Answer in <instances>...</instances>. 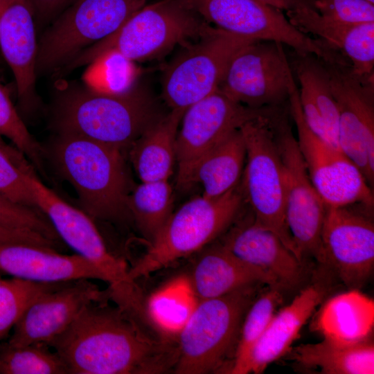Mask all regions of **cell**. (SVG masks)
Masks as SVG:
<instances>
[{"instance_id": "1", "label": "cell", "mask_w": 374, "mask_h": 374, "mask_svg": "<svg viewBox=\"0 0 374 374\" xmlns=\"http://www.w3.org/2000/svg\"><path fill=\"white\" fill-rule=\"evenodd\" d=\"M109 299L87 304L48 344L69 374H159L173 371L177 347L153 338Z\"/></svg>"}, {"instance_id": "2", "label": "cell", "mask_w": 374, "mask_h": 374, "mask_svg": "<svg viewBox=\"0 0 374 374\" xmlns=\"http://www.w3.org/2000/svg\"><path fill=\"white\" fill-rule=\"evenodd\" d=\"M161 117L152 97L140 88L110 93L84 84L59 89L52 125L57 134L80 136L123 152Z\"/></svg>"}, {"instance_id": "3", "label": "cell", "mask_w": 374, "mask_h": 374, "mask_svg": "<svg viewBox=\"0 0 374 374\" xmlns=\"http://www.w3.org/2000/svg\"><path fill=\"white\" fill-rule=\"evenodd\" d=\"M51 147L53 162L75 190L83 211L104 221L131 217L130 184L122 151L69 134H57Z\"/></svg>"}, {"instance_id": "4", "label": "cell", "mask_w": 374, "mask_h": 374, "mask_svg": "<svg viewBox=\"0 0 374 374\" xmlns=\"http://www.w3.org/2000/svg\"><path fill=\"white\" fill-rule=\"evenodd\" d=\"M211 26L181 0H161L145 5L114 34L82 51L60 71L89 65L109 52L130 62L154 58L178 44L199 38Z\"/></svg>"}, {"instance_id": "5", "label": "cell", "mask_w": 374, "mask_h": 374, "mask_svg": "<svg viewBox=\"0 0 374 374\" xmlns=\"http://www.w3.org/2000/svg\"><path fill=\"white\" fill-rule=\"evenodd\" d=\"M244 203L240 181L220 197L202 195L186 202L172 213L147 252L130 268V277L136 280L201 249L226 231Z\"/></svg>"}, {"instance_id": "6", "label": "cell", "mask_w": 374, "mask_h": 374, "mask_svg": "<svg viewBox=\"0 0 374 374\" xmlns=\"http://www.w3.org/2000/svg\"><path fill=\"white\" fill-rule=\"evenodd\" d=\"M259 285L198 300L178 334L177 374L215 373L236 346L244 317Z\"/></svg>"}, {"instance_id": "7", "label": "cell", "mask_w": 374, "mask_h": 374, "mask_svg": "<svg viewBox=\"0 0 374 374\" xmlns=\"http://www.w3.org/2000/svg\"><path fill=\"white\" fill-rule=\"evenodd\" d=\"M270 115L251 120L241 126L246 161L240 180L245 204L255 220L272 231L299 260L285 215L283 166Z\"/></svg>"}, {"instance_id": "8", "label": "cell", "mask_w": 374, "mask_h": 374, "mask_svg": "<svg viewBox=\"0 0 374 374\" xmlns=\"http://www.w3.org/2000/svg\"><path fill=\"white\" fill-rule=\"evenodd\" d=\"M147 0H76L37 42V75L57 72L88 47L118 30Z\"/></svg>"}, {"instance_id": "9", "label": "cell", "mask_w": 374, "mask_h": 374, "mask_svg": "<svg viewBox=\"0 0 374 374\" xmlns=\"http://www.w3.org/2000/svg\"><path fill=\"white\" fill-rule=\"evenodd\" d=\"M256 41L211 26L185 48L165 69L162 95L171 108L185 110L215 92L233 56Z\"/></svg>"}, {"instance_id": "10", "label": "cell", "mask_w": 374, "mask_h": 374, "mask_svg": "<svg viewBox=\"0 0 374 374\" xmlns=\"http://www.w3.org/2000/svg\"><path fill=\"white\" fill-rule=\"evenodd\" d=\"M208 24L255 40L272 41L293 48L297 55H314L322 60H339L337 51L312 39L291 24L283 10L259 0H181Z\"/></svg>"}, {"instance_id": "11", "label": "cell", "mask_w": 374, "mask_h": 374, "mask_svg": "<svg viewBox=\"0 0 374 374\" xmlns=\"http://www.w3.org/2000/svg\"><path fill=\"white\" fill-rule=\"evenodd\" d=\"M273 126L283 166L285 215L301 259L311 256L325 264L321 230L326 206L315 189L285 113L279 109Z\"/></svg>"}, {"instance_id": "12", "label": "cell", "mask_w": 374, "mask_h": 374, "mask_svg": "<svg viewBox=\"0 0 374 374\" xmlns=\"http://www.w3.org/2000/svg\"><path fill=\"white\" fill-rule=\"evenodd\" d=\"M288 105L296 127L299 149L312 183L326 206L360 204L373 208V188L358 167L340 149L321 139L308 125L294 78Z\"/></svg>"}, {"instance_id": "13", "label": "cell", "mask_w": 374, "mask_h": 374, "mask_svg": "<svg viewBox=\"0 0 374 374\" xmlns=\"http://www.w3.org/2000/svg\"><path fill=\"white\" fill-rule=\"evenodd\" d=\"M25 173L37 209L47 217L62 242L103 273L109 294H122L133 290L137 283L130 277V268L124 260L108 250L93 220L45 186L29 163L25 166Z\"/></svg>"}, {"instance_id": "14", "label": "cell", "mask_w": 374, "mask_h": 374, "mask_svg": "<svg viewBox=\"0 0 374 374\" xmlns=\"http://www.w3.org/2000/svg\"><path fill=\"white\" fill-rule=\"evenodd\" d=\"M293 78L283 44L256 40L233 56L218 90L251 108L276 107L288 101Z\"/></svg>"}, {"instance_id": "15", "label": "cell", "mask_w": 374, "mask_h": 374, "mask_svg": "<svg viewBox=\"0 0 374 374\" xmlns=\"http://www.w3.org/2000/svg\"><path fill=\"white\" fill-rule=\"evenodd\" d=\"M278 107L251 108L217 89L186 108L176 140L177 185L190 186L193 170L202 157L245 123L270 115Z\"/></svg>"}, {"instance_id": "16", "label": "cell", "mask_w": 374, "mask_h": 374, "mask_svg": "<svg viewBox=\"0 0 374 374\" xmlns=\"http://www.w3.org/2000/svg\"><path fill=\"white\" fill-rule=\"evenodd\" d=\"M322 61L339 109V148L373 188L374 75H357L349 62Z\"/></svg>"}, {"instance_id": "17", "label": "cell", "mask_w": 374, "mask_h": 374, "mask_svg": "<svg viewBox=\"0 0 374 374\" xmlns=\"http://www.w3.org/2000/svg\"><path fill=\"white\" fill-rule=\"evenodd\" d=\"M355 205L326 206L321 230L325 264L331 265L350 290L365 283L374 265L373 208Z\"/></svg>"}, {"instance_id": "18", "label": "cell", "mask_w": 374, "mask_h": 374, "mask_svg": "<svg viewBox=\"0 0 374 374\" xmlns=\"http://www.w3.org/2000/svg\"><path fill=\"white\" fill-rule=\"evenodd\" d=\"M109 299L90 279L60 282L39 294L13 328L8 342L20 346L47 344L64 330L91 302Z\"/></svg>"}, {"instance_id": "19", "label": "cell", "mask_w": 374, "mask_h": 374, "mask_svg": "<svg viewBox=\"0 0 374 374\" xmlns=\"http://www.w3.org/2000/svg\"><path fill=\"white\" fill-rule=\"evenodd\" d=\"M221 244L235 256L265 273L276 288L297 285L302 278V261L272 231L258 224L252 213L226 229Z\"/></svg>"}, {"instance_id": "20", "label": "cell", "mask_w": 374, "mask_h": 374, "mask_svg": "<svg viewBox=\"0 0 374 374\" xmlns=\"http://www.w3.org/2000/svg\"><path fill=\"white\" fill-rule=\"evenodd\" d=\"M0 49L15 78L23 110L37 103L36 22L29 0H0Z\"/></svg>"}, {"instance_id": "21", "label": "cell", "mask_w": 374, "mask_h": 374, "mask_svg": "<svg viewBox=\"0 0 374 374\" xmlns=\"http://www.w3.org/2000/svg\"><path fill=\"white\" fill-rule=\"evenodd\" d=\"M0 271L39 283L82 278L107 282L103 273L79 254L64 255L53 249L25 244H0Z\"/></svg>"}, {"instance_id": "22", "label": "cell", "mask_w": 374, "mask_h": 374, "mask_svg": "<svg viewBox=\"0 0 374 374\" xmlns=\"http://www.w3.org/2000/svg\"><path fill=\"white\" fill-rule=\"evenodd\" d=\"M292 25L338 51L357 75H373L374 21L348 24L322 17L317 10L287 12Z\"/></svg>"}, {"instance_id": "23", "label": "cell", "mask_w": 374, "mask_h": 374, "mask_svg": "<svg viewBox=\"0 0 374 374\" xmlns=\"http://www.w3.org/2000/svg\"><path fill=\"white\" fill-rule=\"evenodd\" d=\"M325 296L326 289L322 285H310L275 314L251 352L246 374L262 373L271 363L287 354Z\"/></svg>"}, {"instance_id": "24", "label": "cell", "mask_w": 374, "mask_h": 374, "mask_svg": "<svg viewBox=\"0 0 374 374\" xmlns=\"http://www.w3.org/2000/svg\"><path fill=\"white\" fill-rule=\"evenodd\" d=\"M295 71L300 84L299 103L305 122L318 136L340 149L339 109L323 61L311 54L298 55Z\"/></svg>"}, {"instance_id": "25", "label": "cell", "mask_w": 374, "mask_h": 374, "mask_svg": "<svg viewBox=\"0 0 374 374\" xmlns=\"http://www.w3.org/2000/svg\"><path fill=\"white\" fill-rule=\"evenodd\" d=\"M189 283L199 300L219 297L253 285L265 284L276 288L265 273L241 260L221 244L210 247L202 254Z\"/></svg>"}, {"instance_id": "26", "label": "cell", "mask_w": 374, "mask_h": 374, "mask_svg": "<svg viewBox=\"0 0 374 374\" xmlns=\"http://www.w3.org/2000/svg\"><path fill=\"white\" fill-rule=\"evenodd\" d=\"M185 110L173 109L152 125L129 149L141 182L168 180L176 162V140Z\"/></svg>"}, {"instance_id": "27", "label": "cell", "mask_w": 374, "mask_h": 374, "mask_svg": "<svg viewBox=\"0 0 374 374\" xmlns=\"http://www.w3.org/2000/svg\"><path fill=\"white\" fill-rule=\"evenodd\" d=\"M374 324L373 300L352 289L326 301L313 328L323 338L353 343L368 338Z\"/></svg>"}, {"instance_id": "28", "label": "cell", "mask_w": 374, "mask_h": 374, "mask_svg": "<svg viewBox=\"0 0 374 374\" xmlns=\"http://www.w3.org/2000/svg\"><path fill=\"white\" fill-rule=\"evenodd\" d=\"M291 358L305 368L325 374H373L374 345L368 339L348 343L323 338L292 349Z\"/></svg>"}, {"instance_id": "29", "label": "cell", "mask_w": 374, "mask_h": 374, "mask_svg": "<svg viewBox=\"0 0 374 374\" xmlns=\"http://www.w3.org/2000/svg\"><path fill=\"white\" fill-rule=\"evenodd\" d=\"M245 161V143L238 129L199 159L193 170L190 186L199 183L203 188L202 195L220 197L240 183Z\"/></svg>"}, {"instance_id": "30", "label": "cell", "mask_w": 374, "mask_h": 374, "mask_svg": "<svg viewBox=\"0 0 374 374\" xmlns=\"http://www.w3.org/2000/svg\"><path fill=\"white\" fill-rule=\"evenodd\" d=\"M172 206L173 193L168 180L141 182L128 198L131 217L150 242L172 214Z\"/></svg>"}, {"instance_id": "31", "label": "cell", "mask_w": 374, "mask_h": 374, "mask_svg": "<svg viewBox=\"0 0 374 374\" xmlns=\"http://www.w3.org/2000/svg\"><path fill=\"white\" fill-rule=\"evenodd\" d=\"M268 287L255 298L244 317L228 373L246 374L251 352L269 326L276 308L282 302L281 290Z\"/></svg>"}, {"instance_id": "32", "label": "cell", "mask_w": 374, "mask_h": 374, "mask_svg": "<svg viewBox=\"0 0 374 374\" xmlns=\"http://www.w3.org/2000/svg\"><path fill=\"white\" fill-rule=\"evenodd\" d=\"M189 281L177 280L145 301L146 313L153 328L168 334H179L197 301Z\"/></svg>"}, {"instance_id": "33", "label": "cell", "mask_w": 374, "mask_h": 374, "mask_svg": "<svg viewBox=\"0 0 374 374\" xmlns=\"http://www.w3.org/2000/svg\"><path fill=\"white\" fill-rule=\"evenodd\" d=\"M0 374H69L60 357L48 344H0Z\"/></svg>"}, {"instance_id": "34", "label": "cell", "mask_w": 374, "mask_h": 374, "mask_svg": "<svg viewBox=\"0 0 374 374\" xmlns=\"http://www.w3.org/2000/svg\"><path fill=\"white\" fill-rule=\"evenodd\" d=\"M57 283H39L15 277L0 278V341L15 327L29 305L39 294Z\"/></svg>"}, {"instance_id": "35", "label": "cell", "mask_w": 374, "mask_h": 374, "mask_svg": "<svg viewBox=\"0 0 374 374\" xmlns=\"http://www.w3.org/2000/svg\"><path fill=\"white\" fill-rule=\"evenodd\" d=\"M25 156L0 136V193L19 204L37 208L26 180ZM39 210V209H38Z\"/></svg>"}, {"instance_id": "36", "label": "cell", "mask_w": 374, "mask_h": 374, "mask_svg": "<svg viewBox=\"0 0 374 374\" xmlns=\"http://www.w3.org/2000/svg\"><path fill=\"white\" fill-rule=\"evenodd\" d=\"M130 62L116 53H107L89 64L84 75V84L101 92H125L132 87L130 86Z\"/></svg>"}, {"instance_id": "37", "label": "cell", "mask_w": 374, "mask_h": 374, "mask_svg": "<svg viewBox=\"0 0 374 374\" xmlns=\"http://www.w3.org/2000/svg\"><path fill=\"white\" fill-rule=\"evenodd\" d=\"M0 136L8 138L19 151L42 171V150L30 134L1 81Z\"/></svg>"}, {"instance_id": "38", "label": "cell", "mask_w": 374, "mask_h": 374, "mask_svg": "<svg viewBox=\"0 0 374 374\" xmlns=\"http://www.w3.org/2000/svg\"><path fill=\"white\" fill-rule=\"evenodd\" d=\"M0 224L39 233L62 243L52 224L39 210L15 202L0 193Z\"/></svg>"}, {"instance_id": "39", "label": "cell", "mask_w": 374, "mask_h": 374, "mask_svg": "<svg viewBox=\"0 0 374 374\" xmlns=\"http://www.w3.org/2000/svg\"><path fill=\"white\" fill-rule=\"evenodd\" d=\"M323 17L344 23L374 21V3L366 0H315Z\"/></svg>"}, {"instance_id": "40", "label": "cell", "mask_w": 374, "mask_h": 374, "mask_svg": "<svg viewBox=\"0 0 374 374\" xmlns=\"http://www.w3.org/2000/svg\"><path fill=\"white\" fill-rule=\"evenodd\" d=\"M25 244L57 250L60 244L39 233L0 224V244Z\"/></svg>"}, {"instance_id": "41", "label": "cell", "mask_w": 374, "mask_h": 374, "mask_svg": "<svg viewBox=\"0 0 374 374\" xmlns=\"http://www.w3.org/2000/svg\"><path fill=\"white\" fill-rule=\"evenodd\" d=\"M76 0H29L35 22L42 24L53 21Z\"/></svg>"}, {"instance_id": "42", "label": "cell", "mask_w": 374, "mask_h": 374, "mask_svg": "<svg viewBox=\"0 0 374 374\" xmlns=\"http://www.w3.org/2000/svg\"><path fill=\"white\" fill-rule=\"evenodd\" d=\"M284 1L288 8L287 12H298L304 10L317 11L315 0H284Z\"/></svg>"}, {"instance_id": "43", "label": "cell", "mask_w": 374, "mask_h": 374, "mask_svg": "<svg viewBox=\"0 0 374 374\" xmlns=\"http://www.w3.org/2000/svg\"><path fill=\"white\" fill-rule=\"evenodd\" d=\"M266 4H268L274 8H278L281 10L287 11L288 8L284 1V0H259Z\"/></svg>"}, {"instance_id": "44", "label": "cell", "mask_w": 374, "mask_h": 374, "mask_svg": "<svg viewBox=\"0 0 374 374\" xmlns=\"http://www.w3.org/2000/svg\"><path fill=\"white\" fill-rule=\"evenodd\" d=\"M366 1H369L371 3H374V0H366Z\"/></svg>"}]
</instances>
